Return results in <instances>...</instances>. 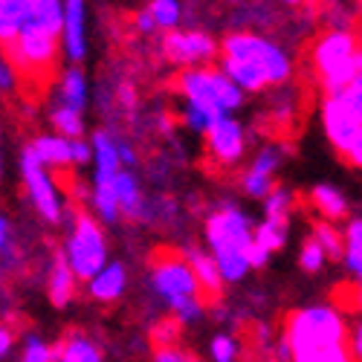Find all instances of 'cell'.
I'll return each mask as SVG.
<instances>
[{"instance_id": "obj_7", "label": "cell", "mask_w": 362, "mask_h": 362, "mask_svg": "<svg viewBox=\"0 0 362 362\" xmlns=\"http://www.w3.org/2000/svg\"><path fill=\"white\" fill-rule=\"evenodd\" d=\"M221 55H232V58H244V62L261 67L269 78V87H279L290 78L293 73V62L284 52V47H279L273 38L258 35V33H229L221 44Z\"/></svg>"}, {"instance_id": "obj_10", "label": "cell", "mask_w": 362, "mask_h": 362, "mask_svg": "<svg viewBox=\"0 0 362 362\" xmlns=\"http://www.w3.org/2000/svg\"><path fill=\"white\" fill-rule=\"evenodd\" d=\"M163 55L174 67H200V64H212L221 47L212 35L200 33V29H168L160 41Z\"/></svg>"}, {"instance_id": "obj_3", "label": "cell", "mask_w": 362, "mask_h": 362, "mask_svg": "<svg viewBox=\"0 0 362 362\" xmlns=\"http://www.w3.org/2000/svg\"><path fill=\"white\" fill-rule=\"evenodd\" d=\"M151 287L174 310L177 322H197L203 316L200 284L192 273L186 255L174 250L157 252L151 261Z\"/></svg>"}, {"instance_id": "obj_12", "label": "cell", "mask_w": 362, "mask_h": 362, "mask_svg": "<svg viewBox=\"0 0 362 362\" xmlns=\"http://www.w3.org/2000/svg\"><path fill=\"white\" fill-rule=\"evenodd\" d=\"M281 163H284V151L279 145H264L250 163V168L244 171V177H240L244 192L255 200H264V194L276 186V171L281 168Z\"/></svg>"}, {"instance_id": "obj_33", "label": "cell", "mask_w": 362, "mask_h": 362, "mask_svg": "<svg viewBox=\"0 0 362 362\" xmlns=\"http://www.w3.org/2000/svg\"><path fill=\"white\" fill-rule=\"evenodd\" d=\"M290 206H293V192H287L281 186H273L264 194V212L267 215H287Z\"/></svg>"}, {"instance_id": "obj_17", "label": "cell", "mask_w": 362, "mask_h": 362, "mask_svg": "<svg viewBox=\"0 0 362 362\" xmlns=\"http://www.w3.org/2000/svg\"><path fill=\"white\" fill-rule=\"evenodd\" d=\"M113 189H116V203H119V212L122 218L131 221H142L145 212V197H142V186L134 174V168H119V174L113 177Z\"/></svg>"}, {"instance_id": "obj_19", "label": "cell", "mask_w": 362, "mask_h": 362, "mask_svg": "<svg viewBox=\"0 0 362 362\" xmlns=\"http://www.w3.org/2000/svg\"><path fill=\"white\" fill-rule=\"evenodd\" d=\"M76 284H78V279L70 269L64 252L55 255L52 269H49V279H47V296L52 301V308H67L73 301V296H76Z\"/></svg>"}, {"instance_id": "obj_25", "label": "cell", "mask_w": 362, "mask_h": 362, "mask_svg": "<svg viewBox=\"0 0 362 362\" xmlns=\"http://www.w3.org/2000/svg\"><path fill=\"white\" fill-rule=\"evenodd\" d=\"M287 232H290V221H287V215H267V218L261 221V226L252 232V240H255L258 247H264L269 255H273V252L284 250V244H287Z\"/></svg>"}, {"instance_id": "obj_16", "label": "cell", "mask_w": 362, "mask_h": 362, "mask_svg": "<svg viewBox=\"0 0 362 362\" xmlns=\"http://www.w3.org/2000/svg\"><path fill=\"white\" fill-rule=\"evenodd\" d=\"M128 287V269L119 261H107L93 279H87V293L96 301H116Z\"/></svg>"}, {"instance_id": "obj_32", "label": "cell", "mask_w": 362, "mask_h": 362, "mask_svg": "<svg viewBox=\"0 0 362 362\" xmlns=\"http://www.w3.org/2000/svg\"><path fill=\"white\" fill-rule=\"evenodd\" d=\"M209 356L215 362H235L240 356V342L229 334H218V337H212V342H209Z\"/></svg>"}, {"instance_id": "obj_8", "label": "cell", "mask_w": 362, "mask_h": 362, "mask_svg": "<svg viewBox=\"0 0 362 362\" xmlns=\"http://www.w3.org/2000/svg\"><path fill=\"white\" fill-rule=\"evenodd\" d=\"M64 258L78 281L93 279L107 264V240L99 226V221L87 212H78L70 229V238L64 244Z\"/></svg>"}, {"instance_id": "obj_23", "label": "cell", "mask_w": 362, "mask_h": 362, "mask_svg": "<svg viewBox=\"0 0 362 362\" xmlns=\"http://www.w3.org/2000/svg\"><path fill=\"white\" fill-rule=\"evenodd\" d=\"M29 18V0H0V47H9Z\"/></svg>"}, {"instance_id": "obj_20", "label": "cell", "mask_w": 362, "mask_h": 362, "mask_svg": "<svg viewBox=\"0 0 362 362\" xmlns=\"http://www.w3.org/2000/svg\"><path fill=\"white\" fill-rule=\"evenodd\" d=\"M29 151L38 157V163H44L47 168H67L73 165V154H70V139L62 134H41L33 139Z\"/></svg>"}, {"instance_id": "obj_44", "label": "cell", "mask_w": 362, "mask_h": 362, "mask_svg": "<svg viewBox=\"0 0 362 362\" xmlns=\"http://www.w3.org/2000/svg\"><path fill=\"white\" fill-rule=\"evenodd\" d=\"M136 29H139V33H145V35H154L157 33V26H154V21H151L148 9L136 12Z\"/></svg>"}, {"instance_id": "obj_34", "label": "cell", "mask_w": 362, "mask_h": 362, "mask_svg": "<svg viewBox=\"0 0 362 362\" xmlns=\"http://www.w3.org/2000/svg\"><path fill=\"white\" fill-rule=\"evenodd\" d=\"M325 261H327V255H325V250L316 244V240H313V238L305 240V247H301V255H298L301 269H305V273H319V269L325 267Z\"/></svg>"}, {"instance_id": "obj_38", "label": "cell", "mask_w": 362, "mask_h": 362, "mask_svg": "<svg viewBox=\"0 0 362 362\" xmlns=\"http://www.w3.org/2000/svg\"><path fill=\"white\" fill-rule=\"evenodd\" d=\"M339 305L348 313H362V281L359 279H354V284L348 287V293L339 298Z\"/></svg>"}, {"instance_id": "obj_1", "label": "cell", "mask_w": 362, "mask_h": 362, "mask_svg": "<svg viewBox=\"0 0 362 362\" xmlns=\"http://www.w3.org/2000/svg\"><path fill=\"white\" fill-rule=\"evenodd\" d=\"M281 359L298 362H348V325L330 305H313L293 310L279 339Z\"/></svg>"}, {"instance_id": "obj_24", "label": "cell", "mask_w": 362, "mask_h": 362, "mask_svg": "<svg viewBox=\"0 0 362 362\" xmlns=\"http://www.w3.org/2000/svg\"><path fill=\"white\" fill-rule=\"evenodd\" d=\"M310 203H313V209L325 221H342L348 215V200H345V194L337 186H327V183L313 186Z\"/></svg>"}, {"instance_id": "obj_30", "label": "cell", "mask_w": 362, "mask_h": 362, "mask_svg": "<svg viewBox=\"0 0 362 362\" xmlns=\"http://www.w3.org/2000/svg\"><path fill=\"white\" fill-rule=\"evenodd\" d=\"M62 12H64V0H29V18L62 33Z\"/></svg>"}, {"instance_id": "obj_35", "label": "cell", "mask_w": 362, "mask_h": 362, "mask_svg": "<svg viewBox=\"0 0 362 362\" xmlns=\"http://www.w3.org/2000/svg\"><path fill=\"white\" fill-rule=\"evenodd\" d=\"M70 154H73V165H90L93 163V142L84 136L70 139Z\"/></svg>"}, {"instance_id": "obj_36", "label": "cell", "mask_w": 362, "mask_h": 362, "mask_svg": "<svg viewBox=\"0 0 362 362\" xmlns=\"http://www.w3.org/2000/svg\"><path fill=\"white\" fill-rule=\"evenodd\" d=\"M154 359H157V362H194L197 354H192V351H177V345H157Z\"/></svg>"}, {"instance_id": "obj_27", "label": "cell", "mask_w": 362, "mask_h": 362, "mask_svg": "<svg viewBox=\"0 0 362 362\" xmlns=\"http://www.w3.org/2000/svg\"><path fill=\"white\" fill-rule=\"evenodd\" d=\"M49 122H52L55 134H62V136H67V139L84 136V119H81V110H76V107L58 105V107L49 113Z\"/></svg>"}, {"instance_id": "obj_9", "label": "cell", "mask_w": 362, "mask_h": 362, "mask_svg": "<svg viewBox=\"0 0 362 362\" xmlns=\"http://www.w3.org/2000/svg\"><path fill=\"white\" fill-rule=\"evenodd\" d=\"M21 177H23V189H26L29 200H33L35 212L52 226L62 223V215H64L62 194H58V186H55L49 168L44 163H38V157L29 151V145L21 154Z\"/></svg>"}, {"instance_id": "obj_5", "label": "cell", "mask_w": 362, "mask_h": 362, "mask_svg": "<svg viewBox=\"0 0 362 362\" xmlns=\"http://www.w3.org/2000/svg\"><path fill=\"white\" fill-rule=\"evenodd\" d=\"M359 41L354 33L348 29H330L325 33L316 44H313V52H310V62H313V70L319 76V84L325 93H339L345 90L356 73V64H359Z\"/></svg>"}, {"instance_id": "obj_6", "label": "cell", "mask_w": 362, "mask_h": 362, "mask_svg": "<svg viewBox=\"0 0 362 362\" xmlns=\"http://www.w3.org/2000/svg\"><path fill=\"white\" fill-rule=\"evenodd\" d=\"M177 90L183 99L203 105L215 116L235 113L240 105H244V90H240L221 67H209V64L183 67V73L177 78Z\"/></svg>"}, {"instance_id": "obj_43", "label": "cell", "mask_w": 362, "mask_h": 362, "mask_svg": "<svg viewBox=\"0 0 362 362\" xmlns=\"http://www.w3.org/2000/svg\"><path fill=\"white\" fill-rule=\"evenodd\" d=\"M348 351H351V359H362V322L356 325V330L348 337Z\"/></svg>"}, {"instance_id": "obj_29", "label": "cell", "mask_w": 362, "mask_h": 362, "mask_svg": "<svg viewBox=\"0 0 362 362\" xmlns=\"http://www.w3.org/2000/svg\"><path fill=\"white\" fill-rule=\"evenodd\" d=\"M313 240L325 250V255H327L330 261H339L342 252H345V238H342V232L334 226V221L316 223V226H313Z\"/></svg>"}, {"instance_id": "obj_21", "label": "cell", "mask_w": 362, "mask_h": 362, "mask_svg": "<svg viewBox=\"0 0 362 362\" xmlns=\"http://www.w3.org/2000/svg\"><path fill=\"white\" fill-rule=\"evenodd\" d=\"M87 99H90V84H87V76L70 64L58 81V102L67 105V107H76V110H84L87 107Z\"/></svg>"}, {"instance_id": "obj_11", "label": "cell", "mask_w": 362, "mask_h": 362, "mask_svg": "<svg viewBox=\"0 0 362 362\" xmlns=\"http://www.w3.org/2000/svg\"><path fill=\"white\" fill-rule=\"evenodd\" d=\"M206 154L215 165H238L247 154V131L232 113L218 116L212 125L203 131Z\"/></svg>"}, {"instance_id": "obj_15", "label": "cell", "mask_w": 362, "mask_h": 362, "mask_svg": "<svg viewBox=\"0 0 362 362\" xmlns=\"http://www.w3.org/2000/svg\"><path fill=\"white\" fill-rule=\"evenodd\" d=\"M186 261H189L192 273H194V279H197V284H200V296H206L209 301L221 298V293H223V284H226V281H223V276H221V269H218V264H215L212 252L192 247V250L186 252Z\"/></svg>"}, {"instance_id": "obj_14", "label": "cell", "mask_w": 362, "mask_h": 362, "mask_svg": "<svg viewBox=\"0 0 362 362\" xmlns=\"http://www.w3.org/2000/svg\"><path fill=\"white\" fill-rule=\"evenodd\" d=\"M93 186H107L113 183V177L122 168V160H119V139L110 131H96L93 134Z\"/></svg>"}, {"instance_id": "obj_40", "label": "cell", "mask_w": 362, "mask_h": 362, "mask_svg": "<svg viewBox=\"0 0 362 362\" xmlns=\"http://www.w3.org/2000/svg\"><path fill=\"white\" fill-rule=\"evenodd\" d=\"M342 238H345V247H356V244H362V218L348 221V226L342 229Z\"/></svg>"}, {"instance_id": "obj_39", "label": "cell", "mask_w": 362, "mask_h": 362, "mask_svg": "<svg viewBox=\"0 0 362 362\" xmlns=\"http://www.w3.org/2000/svg\"><path fill=\"white\" fill-rule=\"evenodd\" d=\"M342 258H345L348 273H351L354 279H359V281H362V244H356V247H345Z\"/></svg>"}, {"instance_id": "obj_18", "label": "cell", "mask_w": 362, "mask_h": 362, "mask_svg": "<svg viewBox=\"0 0 362 362\" xmlns=\"http://www.w3.org/2000/svg\"><path fill=\"white\" fill-rule=\"evenodd\" d=\"M218 67L244 90V93H264V90L269 87V78H267V73L261 70V67H255V64H250V62H244V58H232V55H221L218 52Z\"/></svg>"}, {"instance_id": "obj_28", "label": "cell", "mask_w": 362, "mask_h": 362, "mask_svg": "<svg viewBox=\"0 0 362 362\" xmlns=\"http://www.w3.org/2000/svg\"><path fill=\"white\" fill-rule=\"evenodd\" d=\"M148 15L160 33H168V29H174L183 21V4H180V0H151Z\"/></svg>"}, {"instance_id": "obj_26", "label": "cell", "mask_w": 362, "mask_h": 362, "mask_svg": "<svg viewBox=\"0 0 362 362\" xmlns=\"http://www.w3.org/2000/svg\"><path fill=\"white\" fill-rule=\"evenodd\" d=\"M55 348H58V359L62 362H99L102 359V348L93 339H87L84 334H70Z\"/></svg>"}, {"instance_id": "obj_41", "label": "cell", "mask_w": 362, "mask_h": 362, "mask_svg": "<svg viewBox=\"0 0 362 362\" xmlns=\"http://www.w3.org/2000/svg\"><path fill=\"white\" fill-rule=\"evenodd\" d=\"M119 160H122L125 168H136V165H139V157H136L134 145L125 142V139H119Z\"/></svg>"}, {"instance_id": "obj_4", "label": "cell", "mask_w": 362, "mask_h": 362, "mask_svg": "<svg viewBox=\"0 0 362 362\" xmlns=\"http://www.w3.org/2000/svg\"><path fill=\"white\" fill-rule=\"evenodd\" d=\"M58 47H62V33L26 18L18 38L6 47V58L21 78L47 84L58 62Z\"/></svg>"}, {"instance_id": "obj_47", "label": "cell", "mask_w": 362, "mask_h": 362, "mask_svg": "<svg viewBox=\"0 0 362 362\" xmlns=\"http://www.w3.org/2000/svg\"><path fill=\"white\" fill-rule=\"evenodd\" d=\"M0 171H4V157H0Z\"/></svg>"}, {"instance_id": "obj_2", "label": "cell", "mask_w": 362, "mask_h": 362, "mask_svg": "<svg viewBox=\"0 0 362 362\" xmlns=\"http://www.w3.org/2000/svg\"><path fill=\"white\" fill-rule=\"evenodd\" d=\"M252 221L247 212H240L238 206L226 203L221 209H215L212 215L206 218L203 235H206V247L212 252L221 276L226 284H235L240 279H247L250 273V261H247V250L252 244Z\"/></svg>"}, {"instance_id": "obj_45", "label": "cell", "mask_w": 362, "mask_h": 362, "mask_svg": "<svg viewBox=\"0 0 362 362\" xmlns=\"http://www.w3.org/2000/svg\"><path fill=\"white\" fill-rule=\"evenodd\" d=\"M6 244H9V221L0 215V252L6 250Z\"/></svg>"}, {"instance_id": "obj_31", "label": "cell", "mask_w": 362, "mask_h": 362, "mask_svg": "<svg viewBox=\"0 0 362 362\" xmlns=\"http://www.w3.org/2000/svg\"><path fill=\"white\" fill-rule=\"evenodd\" d=\"M21 359L23 362H58V348L49 345V342H44L35 334H29V337H23Z\"/></svg>"}, {"instance_id": "obj_37", "label": "cell", "mask_w": 362, "mask_h": 362, "mask_svg": "<svg viewBox=\"0 0 362 362\" xmlns=\"http://www.w3.org/2000/svg\"><path fill=\"white\" fill-rule=\"evenodd\" d=\"M15 87H18V73H15L9 58L0 52V93H12Z\"/></svg>"}, {"instance_id": "obj_46", "label": "cell", "mask_w": 362, "mask_h": 362, "mask_svg": "<svg viewBox=\"0 0 362 362\" xmlns=\"http://www.w3.org/2000/svg\"><path fill=\"white\" fill-rule=\"evenodd\" d=\"M281 4H287V6H296V4H301V0H281Z\"/></svg>"}, {"instance_id": "obj_42", "label": "cell", "mask_w": 362, "mask_h": 362, "mask_svg": "<svg viewBox=\"0 0 362 362\" xmlns=\"http://www.w3.org/2000/svg\"><path fill=\"white\" fill-rule=\"evenodd\" d=\"M15 348V334L6 327V325H0V359H6Z\"/></svg>"}, {"instance_id": "obj_13", "label": "cell", "mask_w": 362, "mask_h": 362, "mask_svg": "<svg viewBox=\"0 0 362 362\" xmlns=\"http://www.w3.org/2000/svg\"><path fill=\"white\" fill-rule=\"evenodd\" d=\"M62 44H64V55L70 64L84 62V55H87V6H84V0H64Z\"/></svg>"}, {"instance_id": "obj_22", "label": "cell", "mask_w": 362, "mask_h": 362, "mask_svg": "<svg viewBox=\"0 0 362 362\" xmlns=\"http://www.w3.org/2000/svg\"><path fill=\"white\" fill-rule=\"evenodd\" d=\"M339 93H345V96L351 99V105H354V110H356V116H359V125H362V49H359V64H356V73H354L351 84H348L345 90H339ZM342 160H345L348 165L362 168V128H359V136L351 142V148L342 154Z\"/></svg>"}]
</instances>
